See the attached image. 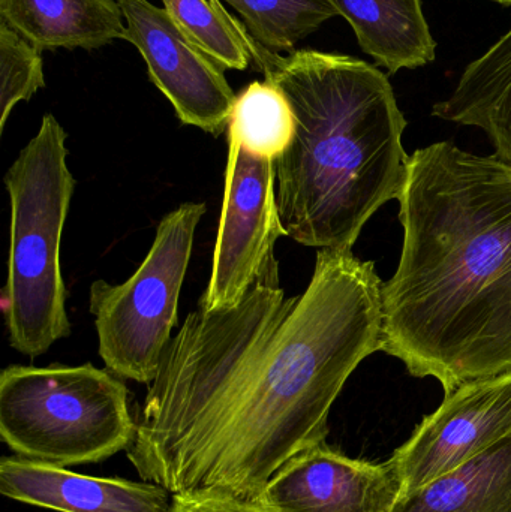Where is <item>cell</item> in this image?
Masks as SVG:
<instances>
[{"instance_id":"6da1fadb","label":"cell","mask_w":511,"mask_h":512,"mask_svg":"<svg viewBox=\"0 0 511 512\" xmlns=\"http://www.w3.org/2000/svg\"><path fill=\"white\" fill-rule=\"evenodd\" d=\"M374 261L320 249L305 292L285 297L278 261L230 309H198L171 337L126 451L168 492L255 499L297 454L326 442L354 370L383 351Z\"/></svg>"},{"instance_id":"7a4b0ae2","label":"cell","mask_w":511,"mask_h":512,"mask_svg":"<svg viewBox=\"0 0 511 512\" xmlns=\"http://www.w3.org/2000/svg\"><path fill=\"white\" fill-rule=\"evenodd\" d=\"M398 200L383 351L446 394L511 372V164L431 144L410 156Z\"/></svg>"},{"instance_id":"3957f363","label":"cell","mask_w":511,"mask_h":512,"mask_svg":"<svg viewBox=\"0 0 511 512\" xmlns=\"http://www.w3.org/2000/svg\"><path fill=\"white\" fill-rule=\"evenodd\" d=\"M251 53L296 116L293 141L273 162L285 234L309 248L353 251L366 222L407 182V119L389 77L345 54L282 57L257 42Z\"/></svg>"},{"instance_id":"277c9868","label":"cell","mask_w":511,"mask_h":512,"mask_svg":"<svg viewBox=\"0 0 511 512\" xmlns=\"http://www.w3.org/2000/svg\"><path fill=\"white\" fill-rule=\"evenodd\" d=\"M66 137L56 117L44 114L38 134L3 179L11 201V239L0 307L9 345L29 358L41 357L72 331L60 264L75 189Z\"/></svg>"},{"instance_id":"5b68a950","label":"cell","mask_w":511,"mask_h":512,"mask_svg":"<svg viewBox=\"0 0 511 512\" xmlns=\"http://www.w3.org/2000/svg\"><path fill=\"white\" fill-rule=\"evenodd\" d=\"M128 397L120 376L92 363L9 366L0 373V436L24 459L104 462L134 442Z\"/></svg>"},{"instance_id":"8992f818","label":"cell","mask_w":511,"mask_h":512,"mask_svg":"<svg viewBox=\"0 0 511 512\" xmlns=\"http://www.w3.org/2000/svg\"><path fill=\"white\" fill-rule=\"evenodd\" d=\"M204 203H186L165 215L138 270L120 285L95 280L89 310L99 355L122 379L150 385L176 327L180 291L191 261Z\"/></svg>"},{"instance_id":"52a82bcc","label":"cell","mask_w":511,"mask_h":512,"mask_svg":"<svg viewBox=\"0 0 511 512\" xmlns=\"http://www.w3.org/2000/svg\"><path fill=\"white\" fill-rule=\"evenodd\" d=\"M287 237L276 203L275 165L228 140L224 201L212 273L198 309L236 306L276 261L275 245Z\"/></svg>"},{"instance_id":"ba28073f","label":"cell","mask_w":511,"mask_h":512,"mask_svg":"<svg viewBox=\"0 0 511 512\" xmlns=\"http://www.w3.org/2000/svg\"><path fill=\"white\" fill-rule=\"evenodd\" d=\"M511 435V372L446 394L392 457L402 495L467 465Z\"/></svg>"},{"instance_id":"9c48e42d","label":"cell","mask_w":511,"mask_h":512,"mask_svg":"<svg viewBox=\"0 0 511 512\" xmlns=\"http://www.w3.org/2000/svg\"><path fill=\"white\" fill-rule=\"evenodd\" d=\"M126 21V41L143 56L152 83L171 102L183 125L221 135L237 95L221 66L195 47L165 9L149 0H116Z\"/></svg>"},{"instance_id":"30bf717a","label":"cell","mask_w":511,"mask_h":512,"mask_svg":"<svg viewBox=\"0 0 511 512\" xmlns=\"http://www.w3.org/2000/svg\"><path fill=\"white\" fill-rule=\"evenodd\" d=\"M401 496L393 460L350 459L323 442L288 460L255 501L266 512H392Z\"/></svg>"},{"instance_id":"8fae6325","label":"cell","mask_w":511,"mask_h":512,"mask_svg":"<svg viewBox=\"0 0 511 512\" xmlns=\"http://www.w3.org/2000/svg\"><path fill=\"white\" fill-rule=\"evenodd\" d=\"M0 493L59 512H167L173 499L152 481L89 477L20 456L0 460Z\"/></svg>"},{"instance_id":"7c38bea8","label":"cell","mask_w":511,"mask_h":512,"mask_svg":"<svg viewBox=\"0 0 511 512\" xmlns=\"http://www.w3.org/2000/svg\"><path fill=\"white\" fill-rule=\"evenodd\" d=\"M0 17L39 51L96 50L126 41L116 0H0Z\"/></svg>"},{"instance_id":"4fadbf2b","label":"cell","mask_w":511,"mask_h":512,"mask_svg":"<svg viewBox=\"0 0 511 512\" xmlns=\"http://www.w3.org/2000/svg\"><path fill=\"white\" fill-rule=\"evenodd\" d=\"M353 27L363 53L390 74L434 62L437 42L422 0H330Z\"/></svg>"},{"instance_id":"5bb4252c","label":"cell","mask_w":511,"mask_h":512,"mask_svg":"<svg viewBox=\"0 0 511 512\" xmlns=\"http://www.w3.org/2000/svg\"><path fill=\"white\" fill-rule=\"evenodd\" d=\"M432 116L482 129L494 155L511 164V29L467 66L452 95L434 105Z\"/></svg>"},{"instance_id":"9a60e30c","label":"cell","mask_w":511,"mask_h":512,"mask_svg":"<svg viewBox=\"0 0 511 512\" xmlns=\"http://www.w3.org/2000/svg\"><path fill=\"white\" fill-rule=\"evenodd\" d=\"M392 512H511V435L467 465L402 495Z\"/></svg>"},{"instance_id":"2e32d148","label":"cell","mask_w":511,"mask_h":512,"mask_svg":"<svg viewBox=\"0 0 511 512\" xmlns=\"http://www.w3.org/2000/svg\"><path fill=\"white\" fill-rule=\"evenodd\" d=\"M296 134V116L281 89L252 81L237 95L228 123V140L257 158L275 162Z\"/></svg>"},{"instance_id":"e0dca14e","label":"cell","mask_w":511,"mask_h":512,"mask_svg":"<svg viewBox=\"0 0 511 512\" xmlns=\"http://www.w3.org/2000/svg\"><path fill=\"white\" fill-rule=\"evenodd\" d=\"M183 35L215 60L221 68L245 71L252 60L254 39L245 24H240L213 0H162Z\"/></svg>"},{"instance_id":"ac0fdd59","label":"cell","mask_w":511,"mask_h":512,"mask_svg":"<svg viewBox=\"0 0 511 512\" xmlns=\"http://www.w3.org/2000/svg\"><path fill=\"white\" fill-rule=\"evenodd\" d=\"M236 9L255 42L272 53H294L338 11L330 0H224Z\"/></svg>"},{"instance_id":"d6986e66","label":"cell","mask_w":511,"mask_h":512,"mask_svg":"<svg viewBox=\"0 0 511 512\" xmlns=\"http://www.w3.org/2000/svg\"><path fill=\"white\" fill-rule=\"evenodd\" d=\"M45 86L41 51L18 35L5 21L0 23V132L15 105L29 101Z\"/></svg>"},{"instance_id":"ffe728a7","label":"cell","mask_w":511,"mask_h":512,"mask_svg":"<svg viewBox=\"0 0 511 512\" xmlns=\"http://www.w3.org/2000/svg\"><path fill=\"white\" fill-rule=\"evenodd\" d=\"M167 512H266L257 501L222 492L177 493Z\"/></svg>"},{"instance_id":"44dd1931","label":"cell","mask_w":511,"mask_h":512,"mask_svg":"<svg viewBox=\"0 0 511 512\" xmlns=\"http://www.w3.org/2000/svg\"><path fill=\"white\" fill-rule=\"evenodd\" d=\"M494 2L500 3L503 6H511V0H494Z\"/></svg>"},{"instance_id":"7402d4cb","label":"cell","mask_w":511,"mask_h":512,"mask_svg":"<svg viewBox=\"0 0 511 512\" xmlns=\"http://www.w3.org/2000/svg\"><path fill=\"white\" fill-rule=\"evenodd\" d=\"M213 2H221V0H213Z\"/></svg>"}]
</instances>
